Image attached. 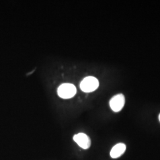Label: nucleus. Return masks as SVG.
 <instances>
[{
	"instance_id": "nucleus-1",
	"label": "nucleus",
	"mask_w": 160,
	"mask_h": 160,
	"mask_svg": "<svg viewBox=\"0 0 160 160\" xmlns=\"http://www.w3.org/2000/svg\"><path fill=\"white\" fill-rule=\"evenodd\" d=\"M99 86L98 80L94 77H87L80 83V88L85 92H91L97 90Z\"/></svg>"
},
{
	"instance_id": "nucleus-2",
	"label": "nucleus",
	"mask_w": 160,
	"mask_h": 160,
	"mask_svg": "<svg viewBox=\"0 0 160 160\" xmlns=\"http://www.w3.org/2000/svg\"><path fill=\"white\" fill-rule=\"evenodd\" d=\"M76 92V87L74 85L69 83L62 84L58 88V96L64 99H68L74 97Z\"/></svg>"
},
{
	"instance_id": "nucleus-3",
	"label": "nucleus",
	"mask_w": 160,
	"mask_h": 160,
	"mask_svg": "<svg viewBox=\"0 0 160 160\" xmlns=\"http://www.w3.org/2000/svg\"><path fill=\"white\" fill-rule=\"evenodd\" d=\"M125 98L123 94H118L112 97L109 102L110 107L114 112H119L123 108Z\"/></svg>"
},
{
	"instance_id": "nucleus-4",
	"label": "nucleus",
	"mask_w": 160,
	"mask_h": 160,
	"mask_svg": "<svg viewBox=\"0 0 160 160\" xmlns=\"http://www.w3.org/2000/svg\"><path fill=\"white\" fill-rule=\"evenodd\" d=\"M73 139L80 147L84 149H87L91 146V140L90 138L84 133H79L75 135Z\"/></svg>"
},
{
	"instance_id": "nucleus-5",
	"label": "nucleus",
	"mask_w": 160,
	"mask_h": 160,
	"mask_svg": "<svg viewBox=\"0 0 160 160\" xmlns=\"http://www.w3.org/2000/svg\"><path fill=\"white\" fill-rule=\"evenodd\" d=\"M126 147L125 144L119 143L115 145L110 151V157L112 158H118L123 154L126 151Z\"/></svg>"
},
{
	"instance_id": "nucleus-6",
	"label": "nucleus",
	"mask_w": 160,
	"mask_h": 160,
	"mask_svg": "<svg viewBox=\"0 0 160 160\" xmlns=\"http://www.w3.org/2000/svg\"><path fill=\"white\" fill-rule=\"evenodd\" d=\"M158 119H159V121H160V114H159V116H158Z\"/></svg>"
}]
</instances>
